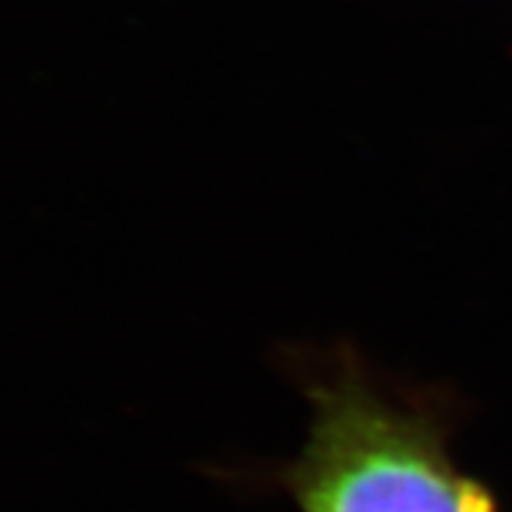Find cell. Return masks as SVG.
<instances>
[{
  "label": "cell",
  "mask_w": 512,
  "mask_h": 512,
  "mask_svg": "<svg viewBox=\"0 0 512 512\" xmlns=\"http://www.w3.org/2000/svg\"><path fill=\"white\" fill-rule=\"evenodd\" d=\"M307 440L286 484L302 512H494L435 414L341 372L312 390Z\"/></svg>",
  "instance_id": "1"
}]
</instances>
